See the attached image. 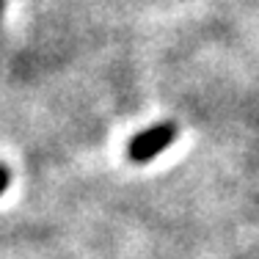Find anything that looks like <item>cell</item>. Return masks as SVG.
<instances>
[{
	"instance_id": "2",
	"label": "cell",
	"mask_w": 259,
	"mask_h": 259,
	"mask_svg": "<svg viewBox=\"0 0 259 259\" xmlns=\"http://www.w3.org/2000/svg\"><path fill=\"white\" fill-rule=\"evenodd\" d=\"M6 185H9V171H6L3 165H0V193L6 190Z\"/></svg>"
},
{
	"instance_id": "1",
	"label": "cell",
	"mask_w": 259,
	"mask_h": 259,
	"mask_svg": "<svg viewBox=\"0 0 259 259\" xmlns=\"http://www.w3.org/2000/svg\"><path fill=\"white\" fill-rule=\"evenodd\" d=\"M177 135H180V130H177V124H171V121L155 124V127L144 130L141 135H135V138L130 141L127 144V157L133 160V163H146V160L157 157L165 146L174 144Z\"/></svg>"
}]
</instances>
